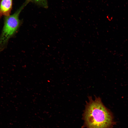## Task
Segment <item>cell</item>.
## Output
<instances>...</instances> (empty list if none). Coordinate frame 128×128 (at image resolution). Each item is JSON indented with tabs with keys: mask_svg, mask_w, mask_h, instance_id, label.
I'll return each instance as SVG.
<instances>
[{
	"mask_svg": "<svg viewBox=\"0 0 128 128\" xmlns=\"http://www.w3.org/2000/svg\"><path fill=\"white\" fill-rule=\"evenodd\" d=\"M84 114L87 128H109L112 123V115L99 97L95 96L93 100L88 96Z\"/></svg>",
	"mask_w": 128,
	"mask_h": 128,
	"instance_id": "6da1fadb",
	"label": "cell"
},
{
	"mask_svg": "<svg viewBox=\"0 0 128 128\" xmlns=\"http://www.w3.org/2000/svg\"><path fill=\"white\" fill-rule=\"evenodd\" d=\"M27 4L24 2L14 14L4 17V25L0 35V52L5 48L9 39L17 31L20 24L19 14Z\"/></svg>",
	"mask_w": 128,
	"mask_h": 128,
	"instance_id": "7a4b0ae2",
	"label": "cell"
},
{
	"mask_svg": "<svg viewBox=\"0 0 128 128\" xmlns=\"http://www.w3.org/2000/svg\"><path fill=\"white\" fill-rule=\"evenodd\" d=\"M13 0H0V19L10 15L12 9Z\"/></svg>",
	"mask_w": 128,
	"mask_h": 128,
	"instance_id": "3957f363",
	"label": "cell"
},
{
	"mask_svg": "<svg viewBox=\"0 0 128 128\" xmlns=\"http://www.w3.org/2000/svg\"><path fill=\"white\" fill-rule=\"evenodd\" d=\"M25 1L27 4L30 2H33L45 8H47L48 7L47 0H26Z\"/></svg>",
	"mask_w": 128,
	"mask_h": 128,
	"instance_id": "277c9868",
	"label": "cell"
}]
</instances>
